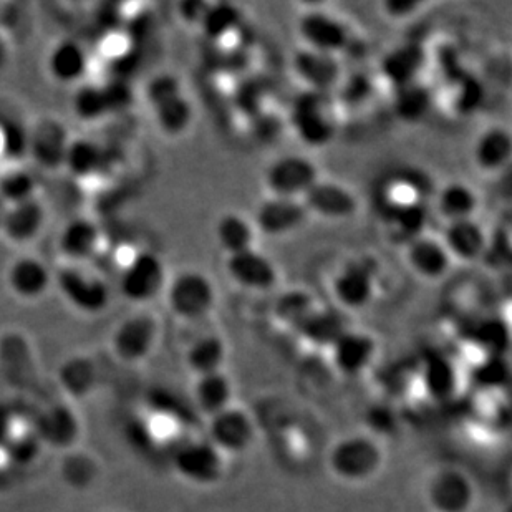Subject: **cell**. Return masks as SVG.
Instances as JSON below:
<instances>
[{"instance_id":"ac0fdd59","label":"cell","mask_w":512,"mask_h":512,"mask_svg":"<svg viewBox=\"0 0 512 512\" xmlns=\"http://www.w3.org/2000/svg\"><path fill=\"white\" fill-rule=\"evenodd\" d=\"M406 266L423 281L436 282L450 274L455 262L440 236L426 231L403 246Z\"/></svg>"},{"instance_id":"f6af8a7d","label":"cell","mask_w":512,"mask_h":512,"mask_svg":"<svg viewBox=\"0 0 512 512\" xmlns=\"http://www.w3.org/2000/svg\"><path fill=\"white\" fill-rule=\"evenodd\" d=\"M2 150L12 158L29 153V133L19 128L2 131Z\"/></svg>"},{"instance_id":"52a82bcc","label":"cell","mask_w":512,"mask_h":512,"mask_svg":"<svg viewBox=\"0 0 512 512\" xmlns=\"http://www.w3.org/2000/svg\"><path fill=\"white\" fill-rule=\"evenodd\" d=\"M168 272L155 252H138L126 262L120 276V290L135 304H148L165 292Z\"/></svg>"},{"instance_id":"9c48e42d","label":"cell","mask_w":512,"mask_h":512,"mask_svg":"<svg viewBox=\"0 0 512 512\" xmlns=\"http://www.w3.org/2000/svg\"><path fill=\"white\" fill-rule=\"evenodd\" d=\"M290 68L295 78L304 85V90L332 97L347 73L342 58L305 49L302 45L290 58Z\"/></svg>"},{"instance_id":"d6986e66","label":"cell","mask_w":512,"mask_h":512,"mask_svg":"<svg viewBox=\"0 0 512 512\" xmlns=\"http://www.w3.org/2000/svg\"><path fill=\"white\" fill-rule=\"evenodd\" d=\"M440 237L455 264H474L484 261L491 232L478 218H474L445 224Z\"/></svg>"},{"instance_id":"f1b7e54d","label":"cell","mask_w":512,"mask_h":512,"mask_svg":"<svg viewBox=\"0 0 512 512\" xmlns=\"http://www.w3.org/2000/svg\"><path fill=\"white\" fill-rule=\"evenodd\" d=\"M7 282L15 295L25 300L39 299L49 289L52 274L44 262L35 257H22L10 266Z\"/></svg>"},{"instance_id":"5bb4252c","label":"cell","mask_w":512,"mask_h":512,"mask_svg":"<svg viewBox=\"0 0 512 512\" xmlns=\"http://www.w3.org/2000/svg\"><path fill=\"white\" fill-rule=\"evenodd\" d=\"M327 353L335 372L343 377H360L377 360L378 342L367 330L348 327Z\"/></svg>"},{"instance_id":"b9f144b4","label":"cell","mask_w":512,"mask_h":512,"mask_svg":"<svg viewBox=\"0 0 512 512\" xmlns=\"http://www.w3.org/2000/svg\"><path fill=\"white\" fill-rule=\"evenodd\" d=\"M60 380L68 392H87L92 388L93 380H95V368L87 358H72L60 368Z\"/></svg>"},{"instance_id":"d6a6232c","label":"cell","mask_w":512,"mask_h":512,"mask_svg":"<svg viewBox=\"0 0 512 512\" xmlns=\"http://www.w3.org/2000/svg\"><path fill=\"white\" fill-rule=\"evenodd\" d=\"M151 108L155 113L156 125L165 135H183L193 125L194 105L184 90L173 93Z\"/></svg>"},{"instance_id":"484cf974","label":"cell","mask_w":512,"mask_h":512,"mask_svg":"<svg viewBox=\"0 0 512 512\" xmlns=\"http://www.w3.org/2000/svg\"><path fill=\"white\" fill-rule=\"evenodd\" d=\"M45 211L44 206L37 201V198L25 201V203L7 206L0 231L9 237L10 241L24 242L32 241L39 236L44 228Z\"/></svg>"},{"instance_id":"d4e9b609","label":"cell","mask_w":512,"mask_h":512,"mask_svg":"<svg viewBox=\"0 0 512 512\" xmlns=\"http://www.w3.org/2000/svg\"><path fill=\"white\" fill-rule=\"evenodd\" d=\"M257 237L256 226L247 214L229 211L221 214L214 224V239L224 256L254 249L257 247Z\"/></svg>"},{"instance_id":"8d00e7d4","label":"cell","mask_w":512,"mask_h":512,"mask_svg":"<svg viewBox=\"0 0 512 512\" xmlns=\"http://www.w3.org/2000/svg\"><path fill=\"white\" fill-rule=\"evenodd\" d=\"M446 97L456 113H474L483 100V85L478 78L459 70L445 80Z\"/></svg>"},{"instance_id":"74e56055","label":"cell","mask_w":512,"mask_h":512,"mask_svg":"<svg viewBox=\"0 0 512 512\" xmlns=\"http://www.w3.org/2000/svg\"><path fill=\"white\" fill-rule=\"evenodd\" d=\"M73 174L90 176L102 166V150L92 141L80 140L68 145L65 163Z\"/></svg>"},{"instance_id":"e575fe53","label":"cell","mask_w":512,"mask_h":512,"mask_svg":"<svg viewBox=\"0 0 512 512\" xmlns=\"http://www.w3.org/2000/svg\"><path fill=\"white\" fill-rule=\"evenodd\" d=\"M242 25H244V14L239 5L229 4V2H223V4L209 2L208 10L204 14L199 29L203 30V34L209 40L218 42V44H226V40L239 37Z\"/></svg>"},{"instance_id":"1f68e13d","label":"cell","mask_w":512,"mask_h":512,"mask_svg":"<svg viewBox=\"0 0 512 512\" xmlns=\"http://www.w3.org/2000/svg\"><path fill=\"white\" fill-rule=\"evenodd\" d=\"M49 72L60 83H77L88 72V55L82 45L62 40L49 55Z\"/></svg>"},{"instance_id":"60d3db41","label":"cell","mask_w":512,"mask_h":512,"mask_svg":"<svg viewBox=\"0 0 512 512\" xmlns=\"http://www.w3.org/2000/svg\"><path fill=\"white\" fill-rule=\"evenodd\" d=\"M112 108L108 103L105 88L100 87H83L78 90L77 95L73 98V112L77 113L80 118L85 121L98 120L103 115H107Z\"/></svg>"},{"instance_id":"4316f807","label":"cell","mask_w":512,"mask_h":512,"mask_svg":"<svg viewBox=\"0 0 512 512\" xmlns=\"http://www.w3.org/2000/svg\"><path fill=\"white\" fill-rule=\"evenodd\" d=\"M420 382L431 400H450L459 388L458 367L448 355L433 353L421 367Z\"/></svg>"},{"instance_id":"d590c367","label":"cell","mask_w":512,"mask_h":512,"mask_svg":"<svg viewBox=\"0 0 512 512\" xmlns=\"http://www.w3.org/2000/svg\"><path fill=\"white\" fill-rule=\"evenodd\" d=\"M102 236L97 224L88 219H75L60 234V251L72 261H87L98 251Z\"/></svg>"},{"instance_id":"7402d4cb","label":"cell","mask_w":512,"mask_h":512,"mask_svg":"<svg viewBox=\"0 0 512 512\" xmlns=\"http://www.w3.org/2000/svg\"><path fill=\"white\" fill-rule=\"evenodd\" d=\"M473 163L483 174H501L512 158L511 131L504 126H489L479 133L473 145Z\"/></svg>"},{"instance_id":"9a60e30c","label":"cell","mask_w":512,"mask_h":512,"mask_svg":"<svg viewBox=\"0 0 512 512\" xmlns=\"http://www.w3.org/2000/svg\"><path fill=\"white\" fill-rule=\"evenodd\" d=\"M160 335L158 320L148 312L123 320L113 334V352L126 363H140L155 350Z\"/></svg>"},{"instance_id":"836d02e7","label":"cell","mask_w":512,"mask_h":512,"mask_svg":"<svg viewBox=\"0 0 512 512\" xmlns=\"http://www.w3.org/2000/svg\"><path fill=\"white\" fill-rule=\"evenodd\" d=\"M435 93L425 80L411 83L392 92L393 112L405 123H420L431 112Z\"/></svg>"},{"instance_id":"bcb514c9","label":"cell","mask_w":512,"mask_h":512,"mask_svg":"<svg viewBox=\"0 0 512 512\" xmlns=\"http://www.w3.org/2000/svg\"><path fill=\"white\" fill-rule=\"evenodd\" d=\"M5 209H7V204L0 199V226H2V219H4Z\"/></svg>"},{"instance_id":"603a6c76","label":"cell","mask_w":512,"mask_h":512,"mask_svg":"<svg viewBox=\"0 0 512 512\" xmlns=\"http://www.w3.org/2000/svg\"><path fill=\"white\" fill-rule=\"evenodd\" d=\"M68 141L67 131L55 120L40 121L29 133V153L44 168H58L65 163Z\"/></svg>"},{"instance_id":"7bdbcfd3","label":"cell","mask_w":512,"mask_h":512,"mask_svg":"<svg viewBox=\"0 0 512 512\" xmlns=\"http://www.w3.org/2000/svg\"><path fill=\"white\" fill-rule=\"evenodd\" d=\"M428 4L420 2V0H387L378 5V9L382 12L385 19L395 24L401 22H410L418 15H421V10L426 9Z\"/></svg>"},{"instance_id":"ab89813d","label":"cell","mask_w":512,"mask_h":512,"mask_svg":"<svg viewBox=\"0 0 512 512\" xmlns=\"http://www.w3.org/2000/svg\"><path fill=\"white\" fill-rule=\"evenodd\" d=\"M474 382L484 390H498L508 383L509 365L506 355L488 353L474 368Z\"/></svg>"},{"instance_id":"2e32d148","label":"cell","mask_w":512,"mask_h":512,"mask_svg":"<svg viewBox=\"0 0 512 512\" xmlns=\"http://www.w3.org/2000/svg\"><path fill=\"white\" fill-rule=\"evenodd\" d=\"M226 456L208 440L191 441L174 455V468L181 478L198 486H213L224 476Z\"/></svg>"},{"instance_id":"8992f818","label":"cell","mask_w":512,"mask_h":512,"mask_svg":"<svg viewBox=\"0 0 512 512\" xmlns=\"http://www.w3.org/2000/svg\"><path fill=\"white\" fill-rule=\"evenodd\" d=\"M320 168L309 156L285 153L276 156L262 173L266 196L274 198L302 199L319 181Z\"/></svg>"},{"instance_id":"3957f363","label":"cell","mask_w":512,"mask_h":512,"mask_svg":"<svg viewBox=\"0 0 512 512\" xmlns=\"http://www.w3.org/2000/svg\"><path fill=\"white\" fill-rule=\"evenodd\" d=\"M165 295L171 312L186 322L208 319L218 304L213 279L198 269H186L168 279Z\"/></svg>"},{"instance_id":"44dd1931","label":"cell","mask_w":512,"mask_h":512,"mask_svg":"<svg viewBox=\"0 0 512 512\" xmlns=\"http://www.w3.org/2000/svg\"><path fill=\"white\" fill-rule=\"evenodd\" d=\"M481 198L478 191L466 181H448L435 191L433 209L445 224L478 218Z\"/></svg>"},{"instance_id":"cb8c5ba5","label":"cell","mask_w":512,"mask_h":512,"mask_svg":"<svg viewBox=\"0 0 512 512\" xmlns=\"http://www.w3.org/2000/svg\"><path fill=\"white\" fill-rule=\"evenodd\" d=\"M348 327L350 325L343 319V312L335 307L327 309L319 305L295 334L310 347L327 352Z\"/></svg>"},{"instance_id":"ee69618b","label":"cell","mask_w":512,"mask_h":512,"mask_svg":"<svg viewBox=\"0 0 512 512\" xmlns=\"http://www.w3.org/2000/svg\"><path fill=\"white\" fill-rule=\"evenodd\" d=\"M365 423L368 426V435L380 441V436L388 435V433H392L395 430L397 415H395V410H392L390 406L377 405L365 413Z\"/></svg>"},{"instance_id":"8fae6325","label":"cell","mask_w":512,"mask_h":512,"mask_svg":"<svg viewBox=\"0 0 512 512\" xmlns=\"http://www.w3.org/2000/svg\"><path fill=\"white\" fill-rule=\"evenodd\" d=\"M430 65V50L420 42H405L393 47L378 62V85L383 83L392 92L423 80L426 68Z\"/></svg>"},{"instance_id":"4fadbf2b","label":"cell","mask_w":512,"mask_h":512,"mask_svg":"<svg viewBox=\"0 0 512 512\" xmlns=\"http://www.w3.org/2000/svg\"><path fill=\"white\" fill-rule=\"evenodd\" d=\"M251 218L259 236L281 239L299 232L309 221L310 216L302 199L266 196L257 204Z\"/></svg>"},{"instance_id":"f546056e","label":"cell","mask_w":512,"mask_h":512,"mask_svg":"<svg viewBox=\"0 0 512 512\" xmlns=\"http://www.w3.org/2000/svg\"><path fill=\"white\" fill-rule=\"evenodd\" d=\"M319 302L310 290L292 287L277 295L272 307V315L277 324L284 329L297 332L300 325L309 319L310 314L319 307Z\"/></svg>"},{"instance_id":"83f0119b","label":"cell","mask_w":512,"mask_h":512,"mask_svg":"<svg viewBox=\"0 0 512 512\" xmlns=\"http://www.w3.org/2000/svg\"><path fill=\"white\" fill-rule=\"evenodd\" d=\"M193 400L198 410L208 418L234 405V385L228 373L221 370L196 377Z\"/></svg>"},{"instance_id":"7c38bea8","label":"cell","mask_w":512,"mask_h":512,"mask_svg":"<svg viewBox=\"0 0 512 512\" xmlns=\"http://www.w3.org/2000/svg\"><path fill=\"white\" fill-rule=\"evenodd\" d=\"M206 440L224 456L241 455L256 440V425L252 416L241 406L232 405L208 418Z\"/></svg>"},{"instance_id":"ba28073f","label":"cell","mask_w":512,"mask_h":512,"mask_svg":"<svg viewBox=\"0 0 512 512\" xmlns=\"http://www.w3.org/2000/svg\"><path fill=\"white\" fill-rule=\"evenodd\" d=\"M310 218L327 223H345L360 211V198L348 184L320 176L319 181L302 198Z\"/></svg>"},{"instance_id":"ffe728a7","label":"cell","mask_w":512,"mask_h":512,"mask_svg":"<svg viewBox=\"0 0 512 512\" xmlns=\"http://www.w3.org/2000/svg\"><path fill=\"white\" fill-rule=\"evenodd\" d=\"M63 297L83 314H100L110 304V287L100 277L67 267L57 276Z\"/></svg>"},{"instance_id":"6da1fadb","label":"cell","mask_w":512,"mask_h":512,"mask_svg":"<svg viewBox=\"0 0 512 512\" xmlns=\"http://www.w3.org/2000/svg\"><path fill=\"white\" fill-rule=\"evenodd\" d=\"M339 112L332 95L302 90L292 100L287 123L302 145L325 148L337 135Z\"/></svg>"},{"instance_id":"7a4b0ae2","label":"cell","mask_w":512,"mask_h":512,"mask_svg":"<svg viewBox=\"0 0 512 512\" xmlns=\"http://www.w3.org/2000/svg\"><path fill=\"white\" fill-rule=\"evenodd\" d=\"M327 464L335 478L345 483H365L382 468V446L368 433L343 436L332 446Z\"/></svg>"},{"instance_id":"277c9868","label":"cell","mask_w":512,"mask_h":512,"mask_svg":"<svg viewBox=\"0 0 512 512\" xmlns=\"http://www.w3.org/2000/svg\"><path fill=\"white\" fill-rule=\"evenodd\" d=\"M378 292L377 267L367 257L343 261L330 279V294L340 312H360L370 307Z\"/></svg>"},{"instance_id":"5b68a950","label":"cell","mask_w":512,"mask_h":512,"mask_svg":"<svg viewBox=\"0 0 512 512\" xmlns=\"http://www.w3.org/2000/svg\"><path fill=\"white\" fill-rule=\"evenodd\" d=\"M297 34L302 47L342 58L353 44V30L340 14L324 5H310L297 20Z\"/></svg>"},{"instance_id":"30bf717a","label":"cell","mask_w":512,"mask_h":512,"mask_svg":"<svg viewBox=\"0 0 512 512\" xmlns=\"http://www.w3.org/2000/svg\"><path fill=\"white\" fill-rule=\"evenodd\" d=\"M224 272L237 289L259 294L276 289L281 279L276 262L259 247L224 256Z\"/></svg>"},{"instance_id":"f35d334b","label":"cell","mask_w":512,"mask_h":512,"mask_svg":"<svg viewBox=\"0 0 512 512\" xmlns=\"http://www.w3.org/2000/svg\"><path fill=\"white\" fill-rule=\"evenodd\" d=\"M35 179L29 171L14 170L0 179V199L7 206L25 203L35 198Z\"/></svg>"},{"instance_id":"4dcf8cb0","label":"cell","mask_w":512,"mask_h":512,"mask_svg":"<svg viewBox=\"0 0 512 512\" xmlns=\"http://www.w3.org/2000/svg\"><path fill=\"white\" fill-rule=\"evenodd\" d=\"M228 360V345L218 334L201 335L186 350V365L194 377L221 372Z\"/></svg>"},{"instance_id":"e0dca14e","label":"cell","mask_w":512,"mask_h":512,"mask_svg":"<svg viewBox=\"0 0 512 512\" xmlns=\"http://www.w3.org/2000/svg\"><path fill=\"white\" fill-rule=\"evenodd\" d=\"M426 499L435 512H469L476 501V488L468 474L445 468L431 476Z\"/></svg>"}]
</instances>
